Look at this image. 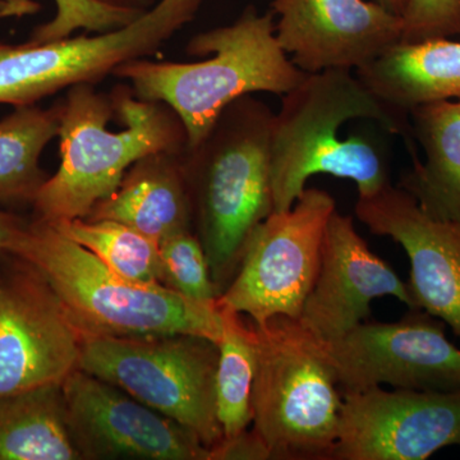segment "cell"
I'll return each mask as SVG.
<instances>
[{
  "label": "cell",
  "instance_id": "cell-1",
  "mask_svg": "<svg viewBox=\"0 0 460 460\" xmlns=\"http://www.w3.org/2000/svg\"><path fill=\"white\" fill-rule=\"evenodd\" d=\"M352 119L377 123L401 136L417 156L410 114L377 98L352 71L329 69L307 75L281 99L271 132V190L274 211L289 210L314 174L352 181L358 198L392 184V162L385 142L372 133L341 140L339 129Z\"/></svg>",
  "mask_w": 460,
  "mask_h": 460
},
{
  "label": "cell",
  "instance_id": "cell-2",
  "mask_svg": "<svg viewBox=\"0 0 460 460\" xmlns=\"http://www.w3.org/2000/svg\"><path fill=\"white\" fill-rule=\"evenodd\" d=\"M59 108L60 162L39 190L33 208L48 222L84 219L111 196L137 160L189 145L178 115L163 102L138 98L131 87L104 95L91 84L69 87Z\"/></svg>",
  "mask_w": 460,
  "mask_h": 460
},
{
  "label": "cell",
  "instance_id": "cell-3",
  "mask_svg": "<svg viewBox=\"0 0 460 460\" xmlns=\"http://www.w3.org/2000/svg\"><path fill=\"white\" fill-rule=\"evenodd\" d=\"M274 115L252 95L239 98L224 109L198 145L181 154L193 233L219 296L234 278L253 230L274 211Z\"/></svg>",
  "mask_w": 460,
  "mask_h": 460
},
{
  "label": "cell",
  "instance_id": "cell-4",
  "mask_svg": "<svg viewBox=\"0 0 460 460\" xmlns=\"http://www.w3.org/2000/svg\"><path fill=\"white\" fill-rule=\"evenodd\" d=\"M274 12L260 14L252 5L232 25L193 36L190 56H210L199 63L136 59L115 68L138 98L163 102L186 128L189 145H198L233 102L255 93L284 96L307 74L281 49Z\"/></svg>",
  "mask_w": 460,
  "mask_h": 460
},
{
  "label": "cell",
  "instance_id": "cell-5",
  "mask_svg": "<svg viewBox=\"0 0 460 460\" xmlns=\"http://www.w3.org/2000/svg\"><path fill=\"white\" fill-rule=\"evenodd\" d=\"M11 255L49 283L84 335H196L219 343L222 320L215 304H202L159 283L129 279L108 268L48 220L27 223Z\"/></svg>",
  "mask_w": 460,
  "mask_h": 460
},
{
  "label": "cell",
  "instance_id": "cell-6",
  "mask_svg": "<svg viewBox=\"0 0 460 460\" xmlns=\"http://www.w3.org/2000/svg\"><path fill=\"white\" fill-rule=\"evenodd\" d=\"M253 325V429L270 450L271 460H332L343 393L323 339L289 316Z\"/></svg>",
  "mask_w": 460,
  "mask_h": 460
},
{
  "label": "cell",
  "instance_id": "cell-7",
  "mask_svg": "<svg viewBox=\"0 0 460 460\" xmlns=\"http://www.w3.org/2000/svg\"><path fill=\"white\" fill-rule=\"evenodd\" d=\"M217 359V344L196 335H84L80 370L180 423L210 449L224 438Z\"/></svg>",
  "mask_w": 460,
  "mask_h": 460
},
{
  "label": "cell",
  "instance_id": "cell-8",
  "mask_svg": "<svg viewBox=\"0 0 460 460\" xmlns=\"http://www.w3.org/2000/svg\"><path fill=\"white\" fill-rule=\"evenodd\" d=\"M202 0H160L128 25L95 36L12 47L0 54V102L31 105L75 84L99 83L144 59L189 25Z\"/></svg>",
  "mask_w": 460,
  "mask_h": 460
},
{
  "label": "cell",
  "instance_id": "cell-9",
  "mask_svg": "<svg viewBox=\"0 0 460 460\" xmlns=\"http://www.w3.org/2000/svg\"><path fill=\"white\" fill-rule=\"evenodd\" d=\"M335 210L326 190L305 189L289 210L272 211L248 239L241 265L217 305L248 314L256 325L275 316L298 319Z\"/></svg>",
  "mask_w": 460,
  "mask_h": 460
},
{
  "label": "cell",
  "instance_id": "cell-10",
  "mask_svg": "<svg viewBox=\"0 0 460 460\" xmlns=\"http://www.w3.org/2000/svg\"><path fill=\"white\" fill-rule=\"evenodd\" d=\"M341 393L384 385L449 392L460 389V349L445 334V323L410 310L395 323L363 321L343 337L323 341Z\"/></svg>",
  "mask_w": 460,
  "mask_h": 460
},
{
  "label": "cell",
  "instance_id": "cell-11",
  "mask_svg": "<svg viewBox=\"0 0 460 460\" xmlns=\"http://www.w3.org/2000/svg\"><path fill=\"white\" fill-rule=\"evenodd\" d=\"M12 256L0 271V396L65 383L80 370L84 339L49 283Z\"/></svg>",
  "mask_w": 460,
  "mask_h": 460
},
{
  "label": "cell",
  "instance_id": "cell-12",
  "mask_svg": "<svg viewBox=\"0 0 460 460\" xmlns=\"http://www.w3.org/2000/svg\"><path fill=\"white\" fill-rule=\"evenodd\" d=\"M449 447H460V389L343 394L332 460H425Z\"/></svg>",
  "mask_w": 460,
  "mask_h": 460
},
{
  "label": "cell",
  "instance_id": "cell-13",
  "mask_svg": "<svg viewBox=\"0 0 460 460\" xmlns=\"http://www.w3.org/2000/svg\"><path fill=\"white\" fill-rule=\"evenodd\" d=\"M62 387L81 460H208L192 432L107 381L75 370Z\"/></svg>",
  "mask_w": 460,
  "mask_h": 460
},
{
  "label": "cell",
  "instance_id": "cell-14",
  "mask_svg": "<svg viewBox=\"0 0 460 460\" xmlns=\"http://www.w3.org/2000/svg\"><path fill=\"white\" fill-rule=\"evenodd\" d=\"M275 35L305 74L358 71L402 41V18L366 0H274Z\"/></svg>",
  "mask_w": 460,
  "mask_h": 460
},
{
  "label": "cell",
  "instance_id": "cell-15",
  "mask_svg": "<svg viewBox=\"0 0 460 460\" xmlns=\"http://www.w3.org/2000/svg\"><path fill=\"white\" fill-rule=\"evenodd\" d=\"M356 217L371 233L401 244L411 263L414 308L443 321L460 338V222L436 219L393 184L358 198Z\"/></svg>",
  "mask_w": 460,
  "mask_h": 460
},
{
  "label": "cell",
  "instance_id": "cell-16",
  "mask_svg": "<svg viewBox=\"0 0 460 460\" xmlns=\"http://www.w3.org/2000/svg\"><path fill=\"white\" fill-rule=\"evenodd\" d=\"M380 296H394L416 310L408 284L372 252L353 217L335 210L326 226L319 271L299 321L323 341H335L367 320L372 301Z\"/></svg>",
  "mask_w": 460,
  "mask_h": 460
},
{
  "label": "cell",
  "instance_id": "cell-17",
  "mask_svg": "<svg viewBox=\"0 0 460 460\" xmlns=\"http://www.w3.org/2000/svg\"><path fill=\"white\" fill-rule=\"evenodd\" d=\"M181 153L159 151L137 160L118 189L84 219L126 224L157 244L178 233L193 232Z\"/></svg>",
  "mask_w": 460,
  "mask_h": 460
},
{
  "label": "cell",
  "instance_id": "cell-18",
  "mask_svg": "<svg viewBox=\"0 0 460 460\" xmlns=\"http://www.w3.org/2000/svg\"><path fill=\"white\" fill-rule=\"evenodd\" d=\"M356 75L377 98L407 114L420 105L460 100V42H399Z\"/></svg>",
  "mask_w": 460,
  "mask_h": 460
},
{
  "label": "cell",
  "instance_id": "cell-19",
  "mask_svg": "<svg viewBox=\"0 0 460 460\" xmlns=\"http://www.w3.org/2000/svg\"><path fill=\"white\" fill-rule=\"evenodd\" d=\"M410 120L425 160L413 159L398 186L429 217L460 222V100L411 109Z\"/></svg>",
  "mask_w": 460,
  "mask_h": 460
},
{
  "label": "cell",
  "instance_id": "cell-20",
  "mask_svg": "<svg viewBox=\"0 0 460 460\" xmlns=\"http://www.w3.org/2000/svg\"><path fill=\"white\" fill-rule=\"evenodd\" d=\"M62 384L0 396V460H80Z\"/></svg>",
  "mask_w": 460,
  "mask_h": 460
},
{
  "label": "cell",
  "instance_id": "cell-21",
  "mask_svg": "<svg viewBox=\"0 0 460 460\" xmlns=\"http://www.w3.org/2000/svg\"><path fill=\"white\" fill-rule=\"evenodd\" d=\"M59 133V108L20 105L0 120V202L33 204L48 181L44 148Z\"/></svg>",
  "mask_w": 460,
  "mask_h": 460
},
{
  "label": "cell",
  "instance_id": "cell-22",
  "mask_svg": "<svg viewBox=\"0 0 460 460\" xmlns=\"http://www.w3.org/2000/svg\"><path fill=\"white\" fill-rule=\"evenodd\" d=\"M222 320V338L217 368V419L224 438L246 431L252 423V386L257 367V337L252 321L217 305Z\"/></svg>",
  "mask_w": 460,
  "mask_h": 460
},
{
  "label": "cell",
  "instance_id": "cell-23",
  "mask_svg": "<svg viewBox=\"0 0 460 460\" xmlns=\"http://www.w3.org/2000/svg\"><path fill=\"white\" fill-rule=\"evenodd\" d=\"M49 223L123 277L142 283L164 284L160 244L131 226L114 220L74 219Z\"/></svg>",
  "mask_w": 460,
  "mask_h": 460
},
{
  "label": "cell",
  "instance_id": "cell-24",
  "mask_svg": "<svg viewBox=\"0 0 460 460\" xmlns=\"http://www.w3.org/2000/svg\"><path fill=\"white\" fill-rule=\"evenodd\" d=\"M56 17L36 27L29 42L42 44L68 38L75 30L105 32L131 23L144 8L111 4L102 0H54ZM40 9L32 0H0V18L33 14Z\"/></svg>",
  "mask_w": 460,
  "mask_h": 460
},
{
  "label": "cell",
  "instance_id": "cell-25",
  "mask_svg": "<svg viewBox=\"0 0 460 460\" xmlns=\"http://www.w3.org/2000/svg\"><path fill=\"white\" fill-rule=\"evenodd\" d=\"M160 259L164 286L193 301L217 302L219 292L211 278L208 257L192 230L178 233L163 241Z\"/></svg>",
  "mask_w": 460,
  "mask_h": 460
},
{
  "label": "cell",
  "instance_id": "cell-26",
  "mask_svg": "<svg viewBox=\"0 0 460 460\" xmlns=\"http://www.w3.org/2000/svg\"><path fill=\"white\" fill-rule=\"evenodd\" d=\"M401 42L452 38L460 33V0H408Z\"/></svg>",
  "mask_w": 460,
  "mask_h": 460
},
{
  "label": "cell",
  "instance_id": "cell-27",
  "mask_svg": "<svg viewBox=\"0 0 460 460\" xmlns=\"http://www.w3.org/2000/svg\"><path fill=\"white\" fill-rule=\"evenodd\" d=\"M208 460H271V454L255 429L224 438L208 449Z\"/></svg>",
  "mask_w": 460,
  "mask_h": 460
},
{
  "label": "cell",
  "instance_id": "cell-28",
  "mask_svg": "<svg viewBox=\"0 0 460 460\" xmlns=\"http://www.w3.org/2000/svg\"><path fill=\"white\" fill-rule=\"evenodd\" d=\"M27 223L29 222L0 208V253L11 252Z\"/></svg>",
  "mask_w": 460,
  "mask_h": 460
},
{
  "label": "cell",
  "instance_id": "cell-29",
  "mask_svg": "<svg viewBox=\"0 0 460 460\" xmlns=\"http://www.w3.org/2000/svg\"><path fill=\"white\" fill-rule=\"evenodd\" d=\"M374 2L383 5V7L386 8L387 11L399 14V16H402L405 7H407L408 0H374Z\"/></svg>",
  "mask_w": 460,
  "mask_h": 460
},
{
  "label": "cell",
  "instance_id": "cell-30",
  "mask_svg": "<svg viewBox=\"0 0 460 460\" xmlns=\"http://www.w3.org/2000/svg\"><path fill=\"white\" fill-rule=\"evenodd\" d=\"M102 2L118 5H128V7L144 8V3H146L147 0H102Z\"/></svg>",
  "mask_w": 460,
  "mask_h": 460
},
{
  "label": "cell",
  "instance_id": "cell-31",
  "mask_svg": "<svg viewBox=\"0 0 460 460\" xmlns=\"http://www.w3.org/2000/svg\"><path fill=\"white\" fill-rule=\"evenodd\" d=\"M8 45H0V54L3 53L5 49H7Z\"/></svg>",
  "mask_w": 460,
  "mask_h": 460
}]
</instances>
